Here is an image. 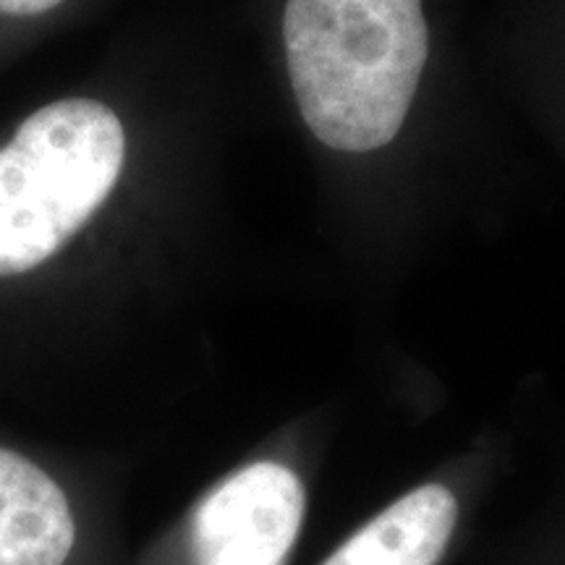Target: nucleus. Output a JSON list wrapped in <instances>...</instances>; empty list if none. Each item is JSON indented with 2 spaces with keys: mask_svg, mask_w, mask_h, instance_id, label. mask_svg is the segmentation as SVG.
<instances>
[{
  "mask_svg": "<svg viewBox=\"0 0 565 565\" xmlns=\"http://www.w3.org/2000/svg\"><path fill=\"white\" fill-rule=\"evenodd\" d=\"M303 511V484L288 466H244L196 505L194 565H286L301 534Z\"/></svg>",
  "mask_w": 565,
  "mask_h": 565,
  "instance_id": "3",
  "label": "nucleus"
},
{
  "mask_svg": "<svg viewBox=\"0 0 565 565\" xmlns=\"http://www.w3.org/2000/svg\"><path fill=\"white\" fill-rule=\"evenodd\" d=\"M124 126L97 100H58L0 150V278L51 259L108 200L124 168Z\"/></svg>",
  "mask_w": 565,
  "mask_h": 565,
  "instance_id": "2",
  "label": "nucleus"
},
{
  "mask_svg": "<svg viewBox=\"0 0 565 565\" xmlns=\"http://www.w3.org/2000/svg\"><path fill=\"white\" fill-rule=\"evenodd\" d=\"M74 545L76 515L61 484L0 448V565H66Z\"/></svg>",
  "mask_w": 565,
  "mask_h": 565,
  "instance_id": "4",
  "label": "nucleus"
},
{
  "mask_svg": "<svg viewBox=\"0 0 565 565\" xmlns=\"http://www.w3.org/2000/svg\"><path fill=\"white\" fill-rule=\"evenodd\" d=\"M458 524L445 484H422L349 536L322 565H437Z\"/></svg>",
  "mask_w": 565,
  "mask_h": 565,
  "instance_id": "5",
  "label": "nucleus"
},
{
  "mask_svg": "<svg viewBox=\"0 0 565 565\" xmlns=\"http://www.w3.org/2000/svg\"><path fill=\"white\" fill-rule=\"evenodd\" d=\"M63 0H0V13L9 17H38L61 6Z\"/></svg>",
  "mask_w": 565,
  "mask_h": 565,
  "instance_id": "6",
  "label": "nucleus"
},
{
  "mask_svg": "<svg viewBox=\"0 0 565 565\" xmlns=\"http://www.w3.org/2000/svg\"><path fill=\"white\" fill-rule=\"evenodd\" d=\"M282 42L322 145L370 152L401 131L427 63L422 0H288Z\"/></svg>",
  "mask_w": 565,
  "mask_h": 565,
  "instance_id": "1",
  "label": "nucleus"
}]
</instances>
